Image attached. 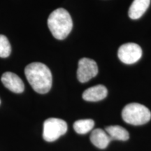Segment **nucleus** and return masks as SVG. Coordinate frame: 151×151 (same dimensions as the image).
<instances>
[{
	"label": "nucleus",
	"mask_w": 151,
	"mask_h": 151,
	"mask_svg": "<svg viewBox=\"0 0 151 151\" xmlns=\"http://www.w3.org/2000/svg\"><path fill=\"white\" fill-rule=\"evenodd\" d=\"M28 82L35 92L46 94L52 87V77L49 68L41 62H32L24 69Z\"/></svg>",
	"instance_id": "obj_1"
},
{
	"label": "nucleus",
	"mask_w": 151,
	"mask_h": 151,
	"mask_svg": "<svg viewBox=\"0 0 151 151\" xmlns=\"http://www.w3.org/2000/svg\"><path fill=\"white\" fill-rule=\"evenodd\" d=\"M48 26L55 39L63 40L72 30V18L66 9L62 8L55 9L48 17Z\"/></svg>",
	"instance_id": "obj_2"
},
{
	"label": "nucleus",
	"mask_w": 151,
	"mask_h": 151,
	"mask_svg": "<svg viewBox=\"0 0 151 151\" xmlns=\"http://www.w3.org/2000/svg\"><path fill=\"white\" fill-rule=\"evenodd\" d=\"M122 117L124 122L132 125H141L151 118V113L146 106L138 103H131L122 109Z\"/></svg>",
	"instance_id": "obj_3"
},
{
	"label": "nucleus",
	"mask_w": 151,
	"mask_h": 151,
	"mask_svg": "<svg viewBox=\"0 0 151 151\" xmlns=\"http://www.w3.org/2000/svg\"><path fill=\"white\" fill-rule=\"evenodd\" d=\"M67 131V124L62 119L50 118L43 123V137L48 142L55 141Z\"/></svg>",
	"instance_id": "obj_4"
},
{
	"label": "nucleus",
	"mask_w": 151,
	"mask_h": 151,
	"mask_svg": "<svg viewBox=\"0 0 151 151\" xmlns=\"http://www.w3.org/2000/svg\"><path fill=\"white\" fill-rule=\"evenodd\" d=\"M118 55L122 62L126 65H132L141 59L142 49L137 43H124L119 48Z\"/></svg>",
	"instance_id": "obj_5"
},
{
	"label": "nucleus",
	"mask_w": 151,
	"mask_h": 151,
	"mask_svg": "<svg viewBox=\"0 0 151 151\" xmlns=\"http://www.w3.org/2000/svg\"><path fill=\"white\" fill-rule=\"evenodd\" d=\"M98 73V67L94 60L89 58H82L79 60L77 78L81 83H86Z\"/></svg>",
	"instance_id": "obj_6"
},
{
	"label": "nucleus",
	"mask_w": 151,
	"mask_h": 151,
	"mask_svg": "<svg viewBox=\"0 0 151 151\" xmlns=\"http://www.w3.org/2000/svg\"><path fill=\"white\" fill-rule=\"evenodd\" d=\"M1 81L7 89L14 93H22L24 90V86L22 79L12 72H5L1 76Z\"/></svg>",
	"instance_id": "obj_7"
},
{
	"label": "nucleus",
	"mask_w": 151,
	"mask_h": 151,
	"mask_svg": "<svg viewBox=\"0 0 151 151\" xmlns=\"http://www.w3.org/2000/svg\"><path fill=\"white\" fill-rule=\"evenodd\" d=\"M108 90L103 85L91 87L85 90L83 93V99L88 101H98L106 97Z\"/></svg>",
	"instance_id": "obj_8"
},
{
	"label": "nucleus",
	"mask_w": 151,
	"mask_h": 151,
	"mask_svg": "<svg viewBox=\"0 0 151 151\" xmlns=\"http://www.w3.org/2000/svg\"><path fill=\"white\" fill-rule=\"evenodd\" d=\"M111 139L108 134L101 129H95L90 135V141L94 146L99 149H105L109 146Z\"/></svg>",
	"instance_id": "obj_9"
},
{
	"label": "nucleus",
	"mask_w": 151,
	"mask_h": 151,
	"mask_svg": "<svg viewBox=\"0 0 151 151\" xmlns=\"http://www.w3.org/2000/svg\"><path fill=\"white\" fill-rule=\"evenodd\" d=\"M150 4V0H134L129 9V16L137 20L144 14Z\"/></svg>",
	"instance_id": "obj_10"
},
{
	"label": "nucleus",
	"mask_w": 151,
	"mask_h": 151,
	"mask_svg": "<svg viewBox=\"0 0 151 151\" xmlns=\"http://www.w3.org/2000/svg\"><path fill=\"white\" fill-rule=\"evenodd\" d=\"M106 132L108 134L111 140L127 141L129 139V134L125 129L121 126L112 125L106 128Z\"/></svg>",
	"instance_id": "obj_11"
},
{
	"label": "nucleus",
	"mask_w": 151,
	"mask_h": 151,
	"mask_svg": "<svg viewBox=\"0 0 151 151\" xmlns=\"http://www.w3.org/2000/svg\"><path fill=\"white\" fill-rule=\"evenodd\" d=\"M94 126V122L91 119L77 120L73 124V128L76 133L85 134L91 131Z\"/></svg>",
	"instance_id": "obj_12"
},
{
	"label": "nucleus",
	"mask_w": 151,
	"mask_h": 151,
	"mask_svg": "<svg viewBox=\"0 0 151 151\" xmlns=\"http://www.w3.org/2000/svg\"><path fill=\"white\" fill-rule=\"evenodd\" d=\"M11 47L10 42L4 35H0V58H5L10 55Z\"/></svg>",
	"instance_id": "obj_13"
},
{
	"label": "nucleus",
	"mask_w": 151,
	"mask_h": 151,
	"mask_svg": "<svg viewBox=\"0 0 151 151\" xmlns=\"http://www.w3.org/2000/svg\"><path fill=\"white\" fill-rule=\"evenodd\" d=\"M0 104H1V100H0Z\"/></svg>",
	"instance_id": "obj_14"
}]
</instances>
